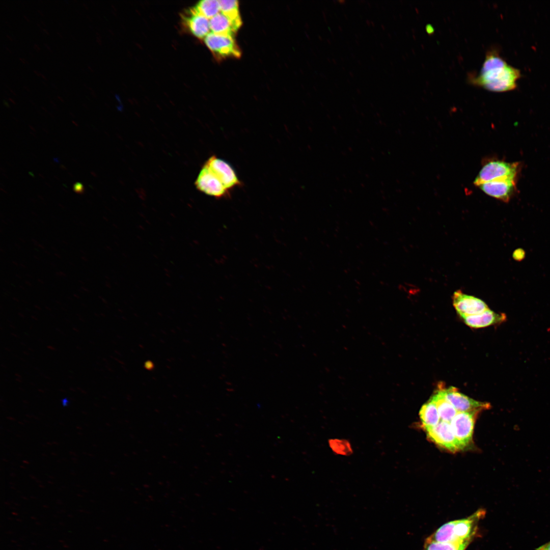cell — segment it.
<instances>
[{"label": "cell", "mask_w": 550, "mask_h": 550, "mask_svg": "<svg viewBox=\"0 0 550 550\" xmlns=\"http://www.w3.org/2000/svg\"><path fill=\"white\" fill-rule=\"evenodd\" d=\"M520 77V71L508 65L497 48H492L486 52L479 72L469 74L468 81L490 91L503 92L516 89Z\"/></svg>", "instance_id": "cell-1"}, {"label": "cell", "mask_w": 550, "mask_h": 550, "mask_svg": "<svg viewBox=\"0 0 550 550\" xmlns=\"http://www.w3.org/2000/svg\"><path fill=\"white\" fill-rule=\"evenodd\" d=\"M518 163H509L500 160H491L486 162L475 178L476 186L489 181L511 179L516 180Z\"/></svg>", "instance_id": "cell-2"}, {"label": "cell", "mask_w": 550, "mask_h": 550, "mask_svg": "<svg viewBox=\"0 0 550 550\" xmlns=\"http://www.w3.org/2000/svg\"><path fill=\"white\" fill-rule=\"evenodd\" d=\"M438 391L451 403L458 412L477 414L482 410L488 409V403L479 402L469 398L458 391L454 387L448 388L439 386Z\"/></svg>", "instance_id": "cell-3"}, {"label": "cell", "mask_w": 550, "mask_h": 550, "mask_svg": "<svg viewBox=\"0 0 550 550\" xmlns=\"http://www.w3.org/2000/svg\"><path fill=\"white\" fill-rule=\"evenodd\" d=\"M196 188L205 194L217 199L228 197L229 191L215 175L204 164L195 181Z\"/></svg>", "instance_id": "cell-4"}, {"label": "cell", "mask_w": 550, "mask_h": 550, "mask_svg": "<svg viewBox=\"0 0 550 550\" xmlns=\"http://www.w3.org/2000/svg\"><path fill=\"white\" fill-rule=\"evenodd\" d=\"M208 48L219 58H239L241 52L233 37L209 33L204 38Z\"/></svg>", "instance_id": "cell-5"}, {"label": "cell", "mask_w": 550, "mask_h": 550, "mask_svg": "<svg viewBox=\"0 0 550 550\" xmlns=\"http://www.w3.org/2000/svg\"><path fill=\"white\" fill-rule=\"evenodd\" d=\"M204 164L215 175L229 191H230L235 187L241 185L242 183L235 171L231 164L225 160L213 155L210 156Z\"/></svg>", "instance_id": "cell-6"}, {"label": "cell", "mask_w": 550, "mask_h": 550, "mask_svg": "<svg viewBox=\"0 0 550 550\" xmlns=\"http://www.w3.org/2000/svg\"><path fill=\"white\" fill-rule=\"evenodd\" d=\"M425 430L431 440L450 451L454 452L462 449L449 422L441 421L437 425Z\"/></svg>", "instance_id": "cell-7"}, {"label": "cell", "mask_w": 550, "mask_h": 550, "mask_svg": "<svg viewBox=\"0 0 550 550\" xmlns=\"http://www.w3.org/2000/svg\"><path fill=\"white\" fill-rule=\"evenodd\" d=\"M476 415L472 413L458 412L450 423L453 432L462 448L472 440Z\"/></svg>", "instance_id": "cell-8"}, {"label": "cell", "mask_w": 550, "mask_h": 550, "mask_svg": "<svg viewBox=\"0 0 550 550\" xmlns=\"http://www.w3.org/2000/svg\"><path fill=\"white\" fill-rule=\"evenodd\" d=\"M452 300L453 306L461 317L478 314L488 309L481 299L465 294L460 290L454 292Z\"/></svg>", "instance_id": "cell-9"}, {"label": "cell", "mask_w": 550, "mask_h": 550, "mask_svg": "<svg viewBox=\"0 0 550 550\" xmlns=\"http://www.w3.org/2000/svg\"><path fill=\"white\" fill-rule=\"evenodd\" d=\"M485 514L484 510L480 509L468 517L454 520L453 533L456 541L471 542L476 534L478 521Z\"/></svg>", "instance_id": "cell-10"}, {"label": "cell", "mask_w": 550, "mask_h": 550, "mask_svg": "<svg viewBox=\"0 0 550 550\" xmlns=\"http://www.w3.org/2000/svg\"><path fill=\"white\" fill-rule=\"evenodd\" d=\"M516 180L502 179L484 183L479 188L486 195L505 202H508L516 188Z\"/></svg>", "instance_id": "cell-11"}, {"label": "cell", "mask_w": 550, "mask_h": 550, "mask_svg": "<svg viewBox=\"0 0 550 550\" xmlns=\"http://www.w3.org/2000/svg\"><path fill=\"white\" fill-rule=\"evenodd\" d=\"M183 20L190 33L199 38H205L210 33L209 19L197 12L194 8L186 13Z\"/></svg>", "instance_id": "cell-12"}, {"label": "cell", "mask_w": 550, "mask_h": 550, "mask_svg": "<svg viewBox=\"0 0 550 550\" xmlns=\"http://www.w3.org/2000/svg\"><path fill=\"white\" fill-rule=\"evenodd\" d=\"M464 323L472 328L484 327L504 322L506 315L504 313H497L488 309L478 314L461 317Z\"/></svg>", "instance_id": "cell-13"}, {"label": "cell", "mask_w": 550, "mask_h": 550, "mask_svg": "<svg viewBox=\"0 0 550 550\" xmlns=\"http://www.w3.org/2000/svg\"><path fill=\"white\" fill-rule=\"evenodd\" d=\"M209 22L211 32L232 37L242 23L241 21L235 20L221 12L210 19Z\"/></svg>", "instance_id": "cell-14"}, {"label": "cell", "mask_w": 550, "mask_h": 550, "mask_svg": "<svg viewBox=\"0 0 550 550\" xmlns=\"http://www.w3.org/2000/svg\"><path fill=\"white\" fill-rule=\"evenodd\" d=\"M435 404L441 421L450 423L458 411L438 391L430 399Z\"/></svg>", "instance_id": "cell-15"}, {"label": "cell", "mask_w": 550, "mask_h": 550, "mask_svg": "<svg viewBox=\"0 0 550 550\" xmlns=\"http://www.w3.org/2000/svg\"><path fill=\"white\" fill-rule=\"evenodd\" d=\"M419 416L425 429L437 425L441 421L436 406L430 399L421 407Z\"/></svg>", "instance_id": "cell-16"}, {"label": "cell", "mask_w": 550, "mask_h": 550, "mask_svg": "<svg viewBox=\"0 0 550 550\" xmlns=\"http://www.w3.org/2000/svg\"><path fill=\"white\" fill-rule=\"evenodd\" d=\"M454 520L449 521L440 527L428 539L439 542L456 543L453 533Z\"/></svg>", "instance_id": "cell-17"}, {"label": "cell", "mask_w": 550, "mask_h": 550, "mask_svg": "<svg viewBox=\"0 0 550 550\" xmlns=\"http://www.w3.org/2000/svg\"><path fill=\"white\" fill-rule=\"evenodd\" d=\"M194 9L209 19L221 12L219 2L217 0L201 1L194 7Z\"/></svg>", "instance_id": "cell-18"}, {"label": "cell", "mask_w": 550, "mask_h": 550, "mask_svg": "<svg viewBox=\"0 0 550 550\" xmlns=\"http://www.w3.org/2000/svg\"><path fill=\"white\" fill-rule=\"evenodd\" d=\"M470 542L447 543L426 539L423 550H465Z\"/></svg>", "instance_id": "cell-19"}, {"label": "cell", "mask_w": 550, "mask_h": 550, "mask_svg": "<svg viewBox=\"0 0 550 550\" xmlns=\"http://www.w3.org/2000/svg\"><path fill=\"white\" fill-rule=\"evenodd\" d=\"M219 2L221 12L235 20L241 21L239 11V4L237 1L221 0L219 1Z\"/></svg>", "instance_id": "cell-20"}, {"label": "cell", "mask_w": 550, "mask_h": 550, "mask_svg": "<svg viewBox=\"0 0 550 550\" xmlns=\"http://www.w3.org/2000/svg\"><path fill=\"white\" fill-rule=\"evenodd\" d=\"M328 444L332 450L336 454L348 456L353 453L350 442L344 439H330Z\"/></svg>", "instance_id": "cell-21"}, {"label": "cell", "mask_w": 550, "mask_h": 550, "mask_svg": "<svg viewBox=\"0 0 550 550\" xmlns=\"http://www.w3.org/2000/svg\"><path fill=\"white\" fill-rule=\"evenodd\" d=\"M525 256V253L523 250L518 249L516 250L513 254V258L517 261L522 260Z\"/></svg>", "instance_id": "cell-22"}, {"label": "cell", "mask_w": 550, "mask_h": 550, "mask_svg": "<svg viewBox=\"0 0 550 550\" xmlns=\"http://www.w3.org/2000/svg\"><path fill=\"white\" fill-rule=\"evenodd\" d=\"M74 191L78 194H82L84 191V187L80 183L77 182L74 184L73 186Z\"/></svg>", "instance_id": "cell-23"}, {"label": "cell", "mask_w": 550, "mask_h": 550, "mask_svg": "<svg viewBox=\"0 0 550 550\" xmlns=\"http://www.w3.org/2000/svg\"><path fill=\"white\" fill-rule=\"evenodd\" d=\"M536 550H550V541L537 548Z\"/></svg>", "instance_id": "cell-24"}, {"label": "cell", "mask_w": 550, "mask_h": 550, "mask_svg": "<svg viewBox=\"0 0 550 550\" xmlns=\"http://www.w3.org/2000/svg\"><path fill=\"white\" fill-rule=\"evenodd\" d=\"M35 48H36V49L40 50L39 48L38 47V46L36 44H35Z\"/></svg>", "instance_id": "cell-25"}, {"label": "cell", "mask_w": 550, "mask_h": 550, "mask_svg": "<svg viewBox=\"0 0 550 550\" xmlns=\"http://www.w3.org/2000/svg\"><path fill=\"white\" fill-rule=\"evenodd\" d=\"M43 31H44V32H45V33H46V34H47V35H48V34H49L48 33V32H47L46 31V30L45 29H43Z\"/></svg>", "instance_id": "cell-26"}, {"label": "cell", "mask_w": 550, "mask_h": 550, "mask_svg": "<svg viewBox=\"0 0 550 550\" xmlns=\"http://www.w3.org/2000/svg\"><path fill=\"white\" fill-rule=\"evenodd\" d=\"M44 45H45V46H46V47H47V48H48V49H49V50H50V48H49V47L48 46H47V45H46V44H45ZM50 51H51V50H50Z\"/></svg>", "instance_id": "cell-27"}, {"label": "cell", "mask_w": 550, "mask_h": 550, "mask_svg": "<svg viewBox=\"0 0 550 550\" xmlns=\"http://www.w3.org/2000/svg\"><path fill=\"white\" fill-rule=\"evenodd\" d=\"M83 5H84V6H85V7H86V8L87 9H88V7H87V6H86V5H85L84 4H83Z\"/></svg>", "instance_id": "cell-28"}, {"label": "cell", "mask_w": 550, "mask_h": 550, "mask_svg": "<svg viewBox=\"0 0 550 550\" xmlns=\"http://www.w3.org/2000/svg\"><path fill=\"white\" fill-rule=\"evenodd\" d=\"M23 16H24V18H25V19H26V20L27 21H29V20H28V19H27V18H26L25 16H24V15Z\"/></svg>", "instance_id": "cell-29"}, {"label": "cell", "mask_w": 550, "mask_h": 550, "mask_svg": "<svg viewBox=\"0 0 550 550\" xmlns=\"http://www.w3.org/2000/svg\"><path fill=\"white\" fill-rule=\"evenodd\" d=\"M57 33H58V34H59V35L60 36H61V37H62V35H60V34H59V32H57Z\"/></svg>", "instance_id": "cell-30"}, {"label": "cell", "mask_w": 550, "mask_h": 550, "mask_svg": "<svg viewBox=\"0 0 550 550\" xmlns=\"http://www.w3.org/2000/svg\"><path fill=\"white\" fill-rule=\"evenodd\" d=\"M88 68H89V69H90V70H91L92 71H93V70H92L91 69V68H90V67L89 66H88Z\"/></svg>", "instance_id": "cell-31"}, {"label": "cell", "mask_w": 550, "mask_h": 550, "mask_svg": "<svg viewBox=\"0 0 550 550\" xmlns=\"http://www.w3.org/2000/svg\"><path fill=\"white\" fill-rule=\"evenodd\" d=\"M10 90V91H11V92L12 93H13V94H14V95H15V93H14V92H13V91H12L11 90Z\"/></svg>", "instance_id": "cell-32"}]
</instances>
